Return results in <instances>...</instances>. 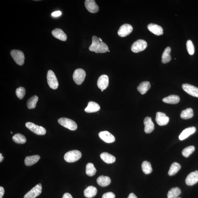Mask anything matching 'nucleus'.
Instances as JSON below:
<instances>
[{
    "instance_id": "obj_19",
    "label": "nucleus",
    "mask_w": 198,
    "mask_h": 198,
    "mask_svg": "<svg viewBox=\"0 0 198 198\" xmlns=\"http://www.w3.org/2000/svg\"><path fill=\"white\" fill-rule=\"evenodd\" d=\"M196 131V128L194 127H190L186 128L182 131L179 137L180 140H183L186 139L190 135L193 134Z\"/></svg>"
},
{
    "instance_id": "obj_3",
    "label": "nucleus",
    "mask_w": 198,
    "mask_h": 198,
    "mask_svg": "<svg viewBox=\"0 0 198 198\" xmlns=\"http://www.w3.org/2000/svg\"><path fill=\"white\" fill-rule=\"evenodd\" d=\"M58 122L61 125L70 130H76L77 128V124L76 122H75L74 120L67 118H60L58 120Z\"/></svg>"
},
{
    "instance_id": "obj_13",
    "label": "nucleus",
    "mask_w": 198,
    "mask_h": 198,
    "mask_svg": "<svg viewBox=\"0 0 198 198\" xmlns=\"http://www.w3.org/2000/svg\"><path fill=\"white\" fill-rule=\"evenodd\" d=\"M100 138L105 143H111L115 140V137L107 131H103L99 133Z\"/></svg>"
},
{
    "instance_id": "obj_45",
    "label": "nucleus",
    "mask_w": 198,
    "mask_h": 198,
    "mask_svg": "<svg viewBox=\"0 0 198 198\" xmlns=\"http://www.w3.org/2000/svg\"><path fill=\"white\" fill-rule=\"evenodd\" d=\"M99 39L101 42H102V40L100 38H99Z\"/></svg>"
},
{
    "instance_id": "obj_46",
    "label": "nucleus",
    "mask_w": 198,
    "mask_h": 198,
    "mask_svg": "<svg viewBox=\"0 0 198 198\" xmlns=\"http://www.w3.org/2000/svg\"><path fill=\"white\" fill-rule=\"evenodd\" d=\"M11 133L12 134H13V132H12V131H11Z\"/></svg>"
},
{
    "instance_id": "obj_8",
    "label": "nucleus",
    "mask_w": 198,
    "mask_h": 198,
    "mask_svg": "<svg viewBox=\"0 0 198 198\" xmlns=\"http://www.w3.org/2000/svg\"><path fill=\"white\" fill-rule=\"evenodd\" d=\"M147 47V43L145 40L139 39L133 43L131 47L133 52L138 53L143 51Z\"/></svg>"
},
{
    "instance_id": "obj_34",
    "label": "nucleus",
    "mask_w": 198,
    "mask_h": 198,
    "mask_svg": "<svg viewBox=\"0 0 198 198\" xmlns=\"http://www.w3.org/2000/svg\"><path fill=\"white\" fill-rule=\"evenodd\" d=\"M96 172L95 167L93 164L88 163L86 166V174L88 176H92L95 175Z\"/></svg>"
},
{
    "instance_id": "obj_22",
    "label": "nucleus",
    "mask_w": 198,
    "mask_h": 198,
    "mask_svg": "<svg viewBox=\"0 0 198 198\" xmlns=\"http://www.w3.org/2000/svg\"><path fill=\"white\" fill-rule=\"evenodd\" d=\"M40 159V156L38 155L27 156L25 159V164L27 166H31L37 163Z\"/></svg>"
},
{
    "instance_id": "obj_48",
    "label": "nucleus",
    "mask_w": 198,
    "mask_h": 198,
    "mask_svg": "<svg viewBox=\"0 0 198 198\" xmlns=\"http://www.w3.org/2000/svg\"><path fill=\"white\" fill-rule=\"evenodd\" d=\"M108 51L109 52H110V51L109 50H108Z\"/></svg>"
},
{
    "instance_id": "obj_23",
    "label": "nucleus",
    "mask_w": 198,
    "mask_h": 198,
    "mask_svg": "<svg viewBox=\"0 0 198 198\" xmlns=\"http://www.w3.org/2000/svg\"><path fill=\"white\" fill-rule=\"evenodd\" d=\"M97 182L99 185L102 187H105L111 184V180L109 176L102 175L97 179Z\"/></svg>"
},
{
    "instance_id": "obj_21",
    "label": "nucleus",
    "mask_w": 198,
    "mask_h": 198,
    "mask_svg": "<svg viewBox=\"0 0 198 198\" xmlns=\"http://www.w3.org/2000/svg\"><path fill=\"white\" fill-rule=\"evenodd\" d=\"M100 107L96 103L90 102L88 103L87 106L85 109V111L88 113L96 112L100 110Z\"/></svg>"
},
{
    "instance_id": "obj_18",
    "label": "nucleus",
    "mask_w": 198,
    "mask_h": 198,
    "mask_svg": "<svg viewBox=\"0 0 198 198\" xmlns=\"http://www.w3.org/2000/svg\"><path fill=\"white\" fill-rule=\"evenodd\" d=\"M148 29L150 32L157 36L162 35L163 34V30L162 28L160 26L150 23L148 25Z\"/></svg>"
},
{
    "instance_id": "obj_35",
    "label": "nucleus",
    "mask_w": 198,
    "mask_h": 198,
    "mask_svg": "<svg viewBox=\"0 0 198 198\" xmlns=\"http://www.w3.org/2000/svg\"><path fill=\"white\" fill-rule=\"evenodd\" d=\"M13 140L15 143L18 144H23L26 142V138L25 137L21 134H16L13 137Z\"/></svg>"
},
{
    "instance_id": "obj_25",
    "label": "nucleus",
    "mask_w": 198,
    "mask_h": 198,
    "mask_svg": "<svg viewBox=\"0 0 198 198\" xmlns=\"http://www.w3.org/2000/svg\"><path fill=\"white\" fill-rule=\"evenodd\" d=\"M100 158L105 162L107 164H112L115 162L116 158L111 154L107 152H103L100 155Z\"/></svg>"
},
{
    "instance_id": "obj_16",
    "label": "nucleus",
    "mask_w": 198,
    "mask_h": 198,
    "mask_svg": "<svg viewBox=\"0 0 198 198\" xmlns=\"http://www.w3.org/2000/svg\"><path fill=\"white\" fill-rule=\"evenodd\" d=\"M109 84V77L107 75H103L99 77L97 85L99 88L102 90L106 89Z\"/></svg>"
},
{
    "instance_id": "obj_32",
    "label": "nucleus",
    "mask_w": 198,
    "mask_h": 198,
    "mask_svg": "<svg viewBox=\"0 0 198 198\" xmlns=\"http://www.w3.org/2000/svg\"><path fill=\"white\" fill-rule=\"evenodd\" d=\"M38 97L36 96H34L30 98L28 100L27 102V106L29 109H33L36 107V103L38 100Z\"/></svg>"
},
{
    "instance_id": "obj_44",
    "label": "nucleus",
    "mask_w": 198,
    "mask_h": 198,
    "mask_svg": "<svg viewBox=\"0 0 198 198\" xmlns=\"http://www.w3.org/2000/svg\"><path fill=\"white\" fill-rule=\"evenodd\" d=\"M4 159V157L1 153L0 154V162H2Z\"/></svg>"
},
{
    "instance_id": "obj_30",
    "label": "nucleus",
    "mask_w": 198,
    "mask_h": 198,
    "mask_svg": "<svg viewBox=\"0 0 198 198\" xmlns=\"http://www.w3.org/2000/svg\"><path fill=\"white\" fill-rule=\"evenodd\" d=\"M193 116V111L192 109L187 108L183 111L180 114V117L184 119H188L192 118Z\"/></svg>"
},
{
    "instance_id": "obj_49",
    "label": "nucleus",
    "mask_w": 198,
    "mask_h": 198,
    "mask_svg": "<svg viewBox=\"0 0 198 198\" xmlns=\"http://www.w3.org/2000/svg\"><path fill=\"white\" fill-rule=\"evenodd\" d=\"M180 198V197H177V198Z\"/></svg>"
},
{
    "instance_id": "obj_40",
    "label": "nucleus",
    "mask_w": 198,
    "mask_h": 198,
    "mask_svg": "<svg viewBox=\"0 0 198 198\" xmlns=\"http://www.w3.org/2000/svg\"><path fill=\"white\" fill-rule=\"evenodd\" d=\"M62 13L60 11H57L55 12H54L51 14V15L53 17H59L61 15Z\"/></svg>"
},
{
    "instance_id": "obj_12",
    "label": "nucleus",
    "mask_w": 198,
    "mask_h": 198,
    "mask_svg": "<svg viewBox=\"0 0 198 198\" xmlns=\"http://www.w3.org/2000/svg\"><path fill=\"white\" fill-rule=\"evenodd\" d=\"M182 88L187 93L198 98V88L187 83L183 85Z\"/></svg>"
},
{
    "instance_id": "obj_24",
    "label": "nucleus",
    "mask_w": 198,
    "mask_h": 198,
    "mask_svg": "<svg viewBox=\"0 0 198 198\" xmlns=\"http://www.w3.org/2000/svg\"><path fill=\"white\" fill-rule=\"evenodd\" d=\"M97 192V190L96 187L90 186L87 187L84 191V194L86 197L91 198L95 196Z\"/></svg>"
},
{
    "instance_id": "obj_6",
    "label": "nucleus",
    "mask_w": 198,
    "mask_h": 198,
    "mask_svg": "<svg viewBox=\"0 0 198 198\" xmlns=\"http://www.w3.org/2000/svg\"><path fill=\"white\" fill-rule=\"evenodd\" d=\"M25 126L30 130L36 134L42 135L46 134V129L42 126H39L29 122H27L25 124Z\"/></svg>"
},
{
    "instance_id": "obj_11",
    "label": "nucleus",
    "mask_w": 198,
    "mask_h": 198,
    "mask_svg": "<svg viewBox=\"0 0 198 198\" xmlns=\"http://www.w3.org/2000/svg\"><path fill=\"white\" fill-rule=\"evenodd\" d=\"M169 118L164 113L158 112L156 113V121L160 126L166 125L169 122Z\"/></svg>"
},
{
    "instance_id": "obj_26",
    "label": "nucleus",
    "mask_w": 198,
    "mask_h": 198,
    "mask_svg": "<svg viewBox=\"0 0 198 198\" xmlns=\"http://www.w3.org/2000/svg\"><path fill=\"white\" fill-rule=\"evenodd\" d=\"M171 49L168 47L165 48L162 55V62L163 64H166L171 61V57L170 55Z\"/></svg>"
},
{
    "instance_id": "obj_33",
    "label": "nucleus",
    "mask_w": 198,
    "mask_h": 198,
    "mask_svg": "<svg viewBox=\"0 0 198 198\" xmlns=\"http://www.w3.org/2000/svg\"><path fill=\"white\" fill-rule=\"evenodd\" d=\"M142 169L143 173L146 174L151 173L152 171L151 164L148 161H144L142 163Z\"/></svg>"
},
{
    "instance_id": "obj_37",
    "label": "nucleus",
    "mask_w": 198,
    "mask_h": 198,
    "mask_svg": "<svg viewBox=\"0 0 198 198\" xmlns=\"http://www.w3.org/2000/svg\"><path fill=\"white\" fill-rule=\"evenodd\" d=\"M186 47L187 50L189 55H193L195 53V47L192 42L191 40L187 41L186 43Z\"/></svg>"
},
{
    "instance_id": "obj_10",
    "label": "nucleus",
    "mask_w": 198,
    "mask_h": 198,
    "mask_svg": "<svg viewBox=\"0 0 198 198\" xmlns=\"http://www.w3.org/2000/svg\"><path fill=\"white\" fill-rule=\"evenodd\" d=\"M133 28L132 26L126 23L120 27L118 31V35L120 37H126L130 34L133 31Z\"/></svg>"
},
{
    "instance_id": "obj_20",
    "label": "nucleus",
    "mask_w": 198,
    "mask_h": 198,
    "mask_svg": "<svg viewBox=\"0 0 198 198\" xmlns=\"http://www.w3.org/2000/svg\"><path fill=\"white\" fill-rule=\"evenodd\" d=\"M53 35L55 38L63 41L67 40V36L61 29H56L52 32Z\"/></svg>"
},
{
    "instance_id": "obj_7",
    "label": "nucleus",
    "mask_w": 198,
    "mask_h": 198,
    "mask_svg": "<svg viewBox=\"0 0 198 198\" xmlns=\"http://www.w3.org/2000/svg\"><path fill=\"white\" fill-rule=\"evenodd\" d=\"M86 76V73L84 70L82 69H77L75 70L73 75V79L77 85H81L84 81Z\"/></svg>"
},
{
    "instance_id": "obj_15",
    "label": "nucleus",
    "mask_w": 198,
    "mask_h": 198,
    "mask_svg": "<svg viewBox=\"0 0 198 198\" xmlns=\"http://www.w3.org/2000/svg\"><path fill=\"white\" fill-rule=\"evenodd\" d=\"M198 182V170L191 172L187 176L185 180L186 184L192 186Z\"/></svg>"
},
{
    "instance_id": "obj_42",
    "label": "nucleus",
    "mask_w": 198,
    "mask_h": 198,
    "mask_svg": "<svg viewBox=\"0 0 198 198\" xmlns=\"http://www.w3.org/2000/svg\"><path fill=\"white\" fill-rule=\"evenodd\" d=\"M62 198H73L71 195L69 193H65Z\"/></svg>"
},
{
    "instance_id": "obj_38",
    "label": "nucleus",
    "mask_w": 198,
    "mask_h": 198,
    "mask_svg": "<svg viewBox=\"0 0 198 198\" xmlns=\"http://www.w3.org/2000/svg\"><path fill=\"white\" fill-rule=\"evenodd\" d=\"M16 92L17 96L21 100L24 97L25 95V89L24 87H19L16 89Z\"/></svg>"
},
{
    "instance_id": "obj_29",
    "label": "nucleus",
    "mask_w": 198,
    "mask_h": 198,
    "mask_svg": "<svg viewBox=\"0 0 198 198\" xmlns=\"http://www.w3.org/2000/svg\"><path fill=\"white\" fill-rule=\"evenodd\" d=\"M181 165L176 162H174L170 168L168 174L169 176H173L177 173L181 169Z\"/></svg>"
},
{
    "instance_id": "obj_4",
    "label": "nucleus",
    "mask_w": 198,
    "mask_h": 198,
    "mask_svg": "<svg viewBox=\"0 0 198 198\" xmlns=\"http://www.w3.org/2000/svg\"><path fill=\"white\" fill-rule=\"evenodd\" d=\"M10 55L17 64L22 66L24 63L25 56L22 51L13 50L10 52Z\"/></svg>"
},
{
    "instance_id": "obj_43",
    "label": "nucleus",
    "mask_w": 198,
    "mask_h": 198,
    "mask_svg": "<svg viewBox=\"0 0 198 198\" xmlns=\"http://www.w3.org/2000/svg\"><path fill=\"white\" fill-rule=\"evenodd\" d=\"M128 198H137L136 195L133 193H131L129 195Z\"/></svg>"
},
{
    "instance_id": "obj_27",
    "label": "nucleus",
    "mask_w": 198,
    "mask_h": 198,
    "mask_svg": "<svg viewBox=\"0 0 198 198\" xmlns=\"http://www.w3.org/2000/svg\"><path fill=\"white\" fill-rule=\"evenodd\" d=\"M163 101L165 103L170 104H176L179 102L180 101V97L177 95H172L164 98Z\"/></svg>"
},
{
    "instance_id": "obj_2",
    "label": "nucleus",
    "mask_w": 198,
    "mask_h": 198,
    "mask_svg": "<svg viewBox=\"0 0 198 198\" xmlns=\"http://www.w3.org/2000/svg\"><path fill=\"white\" fill-rule=\"evenodd\" d=\"M81 154L78 150H73L68 152L65 154V160L68 163L76 162L81 158Z\"/></svg>"
},
{
    "instance_id": "obj_28",
    "label": "nucleus",
    "mask_w": 198,
    "mask_h": 198,
    "mask_svg": "<svg viewBox=\"0 0 198 198\" xmlns=\"http://www.w3.org/2000/svg\"><path fill=\"white\" fill-rule=\"evenodd\" d=\"M150 86L151 85L149 82L143 81L137 87V90L142 94H144L150 89Z\"/></svg>"
},
{
    "instance_id": "obj_31",
    "label": "nucleus",
    "mask_w": 198,
    "mask_h": 198,
    "mask_svg": "<svg viewBox=\"0 0 198 198\" xmlns=\"http://www.w3.org/2000/svg\"><path fill=\"white\" fill-rule=\"evenodd\" d=\"M181 193V190L178 187L172 188L168 193V198H176Z\"/></svg>"
},
{
    "instance_id": "obj_36",
    "label": "nucleus",
    "mask_w": 198,
    "mask_h": 198,
    "mask_svg": "<svg viewBox=\"0 0 198 198\" xmlns=\"http://www.w3.org/2000/svg\"><path fill=\"white\" fill-rule=\"evenodd\" d=\"M195 150V148L193 146H188L185 148L182 151V154L186 158H188L190 155L193 153Z\"/></svg>"
},
{
    "instance_id": "obj_47",
    "label": "nucleus",
    "mask_w": 198,
    "mask_h": 198,
    "mask_svg": "<svg viewBox=\"0 0 198 198\" xmlns=\"http://www.w3.org/2000/svg\"><path fill=\"white\" fill-rule=\"evenodd\" d=\"M104 91V90H102V91Z\"/></svg>"
},
{
    "instance_id": "obj_1",
    "label": "nucleus",
    "mask_w": 198,
    "mask_h": 198,
    "mask_svg": "<svg viewBox=\"0 0 198 198\" xmlns=\"http://www.w3.org/2000/svg\"><path fill=\"white\" fill-rule=\"evenodd\" d=\"M89 50L97 53H102L109 50L108 46L104 42H101L99 38L94 36L92 37V44L89 47Z\"/></svg>"
},
{
    "instance_id": "obj_5",
    "label": "nucleus",
    "mask_w": 198,
    "mask_h": 198,
    "mask_svg": "<svg viewBox=\"0 0 198 198\" xmlns=\"http://www.w3.org/2000/svg\"><path fill=\"white\" fill-rule=\"evenodd\" d=\"M47 77V83L50 87L53 90L57 89L59 87V82L54 72L52 70H49Z\"/></svg>"
},
{
    "instance_id": "obj_39",
    "label": "nucleus",
    "mask_w": 198,
    "mask_h": 198,
    "mask_svg": "<svg viewBox=\"0 0 198 198\" xmlns=\"http://www.w3.org/2000/svg\"><path fill=\"white\" fill-rule=\"evenodd\" d=\"M115 195L112 192L105 193L103 195L102 198H115Z\"/></svg>"
},
{
    "instance_id": "obj_14",
    "label": "nucleus",
    "mask_w": 198,
    "mask_h": 198,
    "mask_svg": "<svg viewBox=\"0 0 198 198\" xmlns=\"http://www.w3.org/2000/svg\"><path fill=\"white\" fill-rule=\"evenodd\" d=\"M85 6L88 11L92 13L99 11L98 6L94 0H86L85 1Z\"/></svg>"
},
{
    "instance_id": "obj_17",
    "label": "nucleus",
    "mask_w": 198,
    "mask_h": 198,
    "mask_svg": "<svg viewBox=\"0 0 198 198\" xmlns=\"http://www.w3.org/2000/svg\"><path fill=\"white\" fill-rule=\"evenodd\" d=\"M144 124L145 125L144 131L146 134L151 133L154 130V124L151 117H146L144 120Z\"/></svg>"
},
{
    "instance_id": "obj_41",
    "label": "nucleus",
    "mask_w": 198,
    "mask_h": 198,
    "mask_svg": "<svg viewBox=\"0 0 198 198\" xmlns=\"http://www.w3.org/2000/svg\"><path fill=\"white\" fill-rule=\"evenodd\" d=\"M5 193V190L3 187H0V198L3 197Z\"/></svg>"
},
{
    "instance_id": "obj_9",
    "label": "nucleus",
    "mask_w": 198,
    "mask_h": 198,
    "mask_svg": "<svg viewBox=\"0 0 198 198\" xmlns=\"http://www.w3.org/2000/svg\"><path fill=\"white\" fill-rule=\"evenodd\" d=\"M42 191V185L38 184L26 194L23 198H36L41 194Z\"/></svg>"
}]
</instances>
